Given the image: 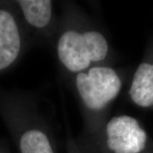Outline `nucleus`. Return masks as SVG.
Segmentation results:
<instances>
[{"label": "nucleus", "mask_w": 153, "mask_h": 153, "mask_svg": "<svg viewBox=\"0 0 153 153\" xmlns=\"http://www.w3.org/2000/svg\"><path fill=\"white\" fill-rule=\"evenodd\" d=\"M55 51L62 68L76 75L88 68L107 64L111 48L107 37L83 20H64L55 37Z\"/></svg>", "instance_id": "obj_1"}, {"label": "nucleus", "mask_w": 153, "mask_h": 153, "mask_svg": "<svg viewBox=\"0 0 153 153\" xmlns=\"http://www.w3.org/2000/svg\"><path fill=\"white\" fill-rule=\"evenodd\" d=\"M73 84L87 133L99 134L105 123V112L122 90L120 75L111 66L102 64L73 75Z\"/></svg>", "instance_id": "obj_2"}, {"label": "nucleus", "mask_w": 153, "mask_h": 153, "mask_svg": "<svg viewBox=\"0 0 153 153\" xmlns=\"http://www.w3.org/2000/svg\"><path fill=\"white\" fill-rule=\"evenodd\" d=\"M99 134H103L105 146L111 153H140L147 143L146 130L128 115L111 117Z\"/></svg>", "instance_id": "obj_3"}, {"label": "nucleus", "mask_w": 153, "mask_h": 153, "mask_svg": "<svg viewBox=\"0 0 153 153\" xmlns=\"http://www.w3.org/2000/svg\"><path fill=\"white\" fill-rule=\"evenodd\" d=\"M16 3L22 11L24 21L37 33V37H55L58 24L53 1L19 0Z\"/></svg>", "instance_id": "obj_4"}, {"label": "nucleus", "mask_w": 153, "mask_h": 153, "mask_svg": "<svg viewBox=\"0 0 153 153\" xmlns=\"http://www.w3.org/2000/svg\"><path fill=\"white\" fill-rule=\"evenodd\" d=\"M24 40L16 17L10 11L0 10V71L13 65L22 53Z\"/></svg>", "instance_id": "obj_5"}, {"label": "nucleus", "mask_w": 153, "mask_h": 153, "mask_svg": "<svg viewBox=\"0 0 153 153\" xmlns=\"http://www.w3.org/2000/svg\"><path fill=\"white\" fill-rule=\"evenodd\" d=\"M19 147L22 153H55L51 140V131L38 112L29 118L22 130Z\"/></svg>", "instance_id": "obj_6"}, {"label": "nucleus", "mask_w": 153, "mask_h": 153, "mask_svg": "<svg viewBox=\"0 0 153 153\" xmlns=\"http://www.w3.org/2000/svg\"><path fill=\"white\" fill-rule=\"evenodd\" d=\"M128 94L134 104L142 107H153V63L142 62L132 78Z\"/></svg>", "instance_id": "obj_7"}]
</instances>
